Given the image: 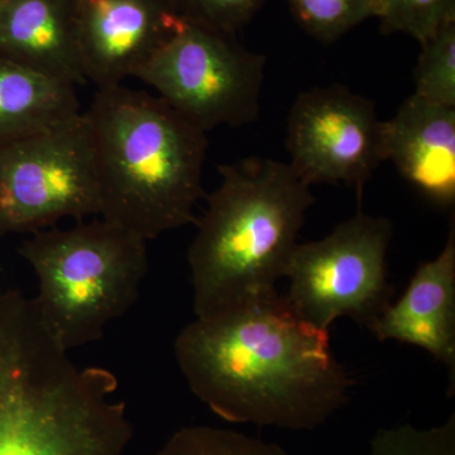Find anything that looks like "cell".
<instances>
[{"label":"cell","instance_id":"1","mask_svg":"<svg viewBox=\"0 0 455 455\" xmlns=\"http://www.w3.org/2000/svg\"><path fill=\"white\" fill-rule=\"evenodd\" d=\"M175 357L191 392L228 423L313 430L348 401L352 386L328 331L284 296L185 326Z\"/></svg>","mask_w":455,"mask_h":455},{"label":"cell","instance_id":"2","mask_svg":"<svg viewBox=\"0 0 455 455\" xmlns=\"http://www.w3.org/2000/svg\"><path fill=\"white\" fill-rule=\"evenodd\" d=\"M118 385L71 361L33 299L0 291V455H124L133 425Z\"/></svg>","mask_w":455,"mask_h":455},{"label":"cell","instance_id":"3","mask_svg":"<svg viewBox=\"0 0 455 455\" xmlns=\"http://www.w3.org/2000/svg\"><path fill=\"white\" fill-rule=\"evenodd\" d=\"M220 173L188 254L199 319L276 299L315 203L292 167L272 158L220 164Z\"/></svg>","mask_w":455,"mask_h":455},{"label":"cell","instance_id":"4","mask_svg":"<svg viewBox=\"0 0 455 455\" xmlns=\"http://www.w3.org/2000/svg\"><path fill=\"white\" fill-rule=\"evenodd\" d=\"M92 133L101 220L148 242L196 223L205 197V132L157 95L98 89L84 112Z\"/></svg>","mask_w":455,"mask_h":455},{"label":"cell","instance_id":"5","mask_svg":"<svg viewBox=\"0 0 455 455\" xmlns=\"http://www.w3.org/2000/svg\"><path fill=\"white\" fill-rule=\"evenodd\" d=\"M20 254L37 276L38 313L68 352L100 340L148 271L147 241L104 220L32 233Z\"/></svg>","mask_w":455,"mask_h":455},{"label":"cell","instance_id":"6","mask_svg":"<svg viewBox=\"0 0 455 455\" xmlns=\"http://www.w3.org/2000/svg\"><path fill=\"white\" fill-rule=\"evenodd\" d=\"M266 62L235 35L182 22L134 77L208 133L259 119Z\"/></svg>","mask_w":455,"mask_h":455},{"label":"cell","instance_id":"7","mask_svg":"<svg viewBox=\"0 0 455 455\" xmlns=\"http://www.w3.org/2000/svg\"><path fill=\"white\" fill-rule=\"evenodd\" d=\"M392 233L387 218L358 212L325 238L296 245L287 304L322 331L344 316L371 331L394 296L386 262Z\"/></svg>","mask_w":455,"mask_h":455},{"label":"cell","instance_id":"8","mask_svg":"<svg viewBox=\"0 0 455 455\" xmlns=\"http://www.w3.org/2000/svg\"><path fill=\"white\" fill-rule=\"evenodd\" d=\"M99 214L94 146L84 112L0 146V238Z\"/></svg>","mask_w":455,"mask_h":455},{"label":"cell","instance_id":"9","mask_svg":"<svg viewBox=\"0 0 455 455\" xmlns=\"http://www.w3.org/2000/svg\"><path fill=\"white\" fill-rule=\"evenodd\" d=\"M383 127L373 101L340 84L307 90L287 119L289 164L309 187L346 185L361 194L385 161Z\"/></svg>","mask_w":455,"mask_h":455},{"label":"cell","instance_id":"10","mask_svg":"<svg viewBox=\"0 0 455 455\" xmlns=\"http://www.w3.org/2000/svg\"><path fill=\"white\" fill-rule=\"evenodd\" d=\"M77 44L86 83L122 85L184 20L169 0H74Z\"/></svg>","mask_w":455,"mask_h":455},{"label":"cell","instance_id":"11","mask_svg":"<svg viewBox=\"0 0 455 455\" xmlns=\"http://www.w3.org/2000/svg\"><path fill=\"white\" fill-rule=\"evenodd\" d=\"M371 331L381 341L397 340L427 350L451 371L455 386V228L436 259L416 269L403 298L391 304Z\"/></svg>","mask_w":455,"mask_h":455},{"label":"cell","instance_id":"12","mask_svg":"<svg viewBox=\"0 0 455 455\" xmlns=\"http://www.w3.org/2000/svg\"><path fill=\"white\" fill-rule=\"evenodd\" d=\"M385 161L431 203H455V108L412 94L383 127Z\"/></svg>","mask_w":455,"mask_h":455},{"label":"cell","instance_id":"13","mask_svg":"<svg viewBox=\"0 0 455 455\" xmlns=\"http://www.w3.org/2000/svg\"><path fill=\"white\" fill-rule=\"evenodd\" d=\"M0 56L75 86L85 84L74 0H0Z\"/></svg>","mask_w":455,"mask_h":455},{"label":"cell","instance_id":"14","mask_svg":"<svg viewBox=\"0 0 455 455\" xmlns=\"http://www.w3.org/2000/svg\"><path fill=\"white\" fill-rule=\"evenodd\" d=\"M82 113L76 86L0 56V146Z\"/></svg>","mask_w":455,"mask_h":455},{"label":"cell","instance_id":"15","mask_svg":"<svg viewBox=\"0 0 455 455\" xmlns=\"http://www.w3.org/2000/svg\"><path fill=\"white\" fill-rule=\"evenodd\" d=\"M293 18L307 35L333 44L346 33L381 14V0H287Z\"/></svg>","mask_w":455,"mask_h":455},{"label":"cell","instance_id":"16","mask_svg":"<svg viewBox=\"0 0 455 455\" xmlns=\"http://www.w3.org/2000/svg\"><path fill=\"white\" fill-rule=\"evenodd\" d=\"M414 95L429 103L455 108V20L421 44Z\"/></svg>","mask_w":455,"mask_h":455},{"label":"cell","instance_id":"17","mask_svg":"<svg viewBox=\"0 0 455 455\" xmlns=\"http://www.w3.org/2000/svg\"><path fill=\"white\" fill-rule=\"evenodd\" d=\"M155 455H290L275 443L220 427H182Z\"/></svg>","mask_w":455,"mask_h":455},{"label":"cell","instance_id":"18","mask_svg":"<svg viewBox=\"0 0 455 455\" xmlns=\"http://www.w3.org/2000/svg\"><path fill=\"white\" fill-rule=\"evenodd\" d=\"M382 31L405 33L424 44L455 20V0H381Z\"/></svg>","mask_w":455,"mask_h":455},{"label":"cell","instance_id":"19","mask_svg":"<svg viewBox=\"0 0 455 455\" xmlns=\"http://www.w3.org/2000/svg\"><path fill=\"white\" fill-rule=\"evenodd\" d=\"M370 455H455V415L427 429L414 425L379 429L371 442Z\"/></svg>","mask_w":455,"mask_h":455},{"label":"cell","instance_id":"20","mask_svg":"<svg viewBox=\"0 0 455 455\" xmlns=\"http://www.w3.org/2000/svg\"><path fill=\"white\" fill-rule=\"evenodd\" d=\"M176 16L191 25L236 35L262 8L265 0H169Z\"/></svg>","mask_w":455,"mask_h":455}]
</instances>
